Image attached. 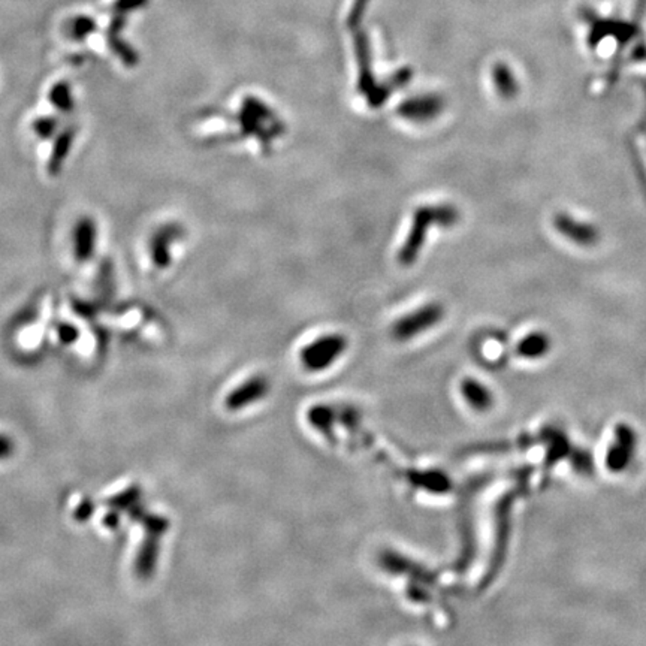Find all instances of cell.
I'll use <instances>...</instances> for the list:
<instances>
[{"instance_id":"5bb4252c","label":"cell","mask_w":646,"mask_h":646,"mask_svg":"<svg viewBox=\"0 0 646 646\" xmlns=\"http://www.w3.org/2000/svg\"><path fill=\"white\" fill-rule=\"evenodd\" d=\"M156 539H157L156 536L149 539L141 549V554L138 556V563H136V571L139 574V578H149L154 569V563L157 558Z\"/></svg>"},{"instance_id":"277c9868","label":"cell","mask_w":646,"mask_h":646,"mask_svg":"<svg viewBox=\"0 0 646 646\" xmlns=\"http://www.w3.org/2000/svg\"><path fill=\"white\" fill-rule=\"evenodd\" d=\"M346 349V340L341 335H326L308 346L301 353L303 364L310 371H321L333 365Z\"/></svg>"},{"instance_id":"e0dca14e","label":"cell","mask_w":646,"mask_h":646,"mask_svg":"<svg viewBox=\"0 0 646 646\" xmlns=\"http://www.w3.org/2000/svg\"><path fill=\"white\" fill-rule=\"evenodd\" d=\"M138 497H139V492H138V490H135V488H134V490H129L127 492H124V494H122V495H119V497L114 498V500L111 501V506L119 507V509H120V507H127V506L131 505V502H134Z\"/></svg>"},{"instance_id":"5b68a950","label":"cell","mask_w":646,"mask_h":646,"mask_svg":"<svg viewBox=\"0 0 646 646\" xmlns=\"http://www.w3.org/2000/svg\"><path fill=\"white\" fill-rule=\"evenodd\" d=\"M637 448L636 431L627 424L615 426V441L606 452V467L612 473H621L633 461Z\"/></svg>"},{"instance_id":"7c38bea8","label":"cell","mask_w":646,"mask_h":646,"mask_svg":"<svg viewBox=\"0 0 646 646\" xmlns=\"http://www.w3.org/2000/svg\"><path fill=\"white\" fill-rule=\"evenodd\" d=\"M463 394L468 404L476 410H486L492 404V397L486 387L476 380H465L463 383Z\"/></svg>"},{"instance_id":"30bf717a","label":"cell","mask_w":646,"mask_h":646,"mask_svg":"<svg viewBox=\"0 0 646 646\" xmlns=\"http://www.w3.org/2000/svg\"><path fill=\"white\" fill-rule=\"evenodd\" d=\"M551 348V340L543 333H533L522 338L516 348V353L527 359H536L547 355Z\"/></svg>"},{"instance_id":"7a4b0ae2","label":"cell","mask_w":646,"mask_h":646,"mask_svg":"<svg viewBox=\"0 0 646 646\" xmlns=\"http://www.w3.org/2000/svg\"><path fill=\"white\" fill-rule=\"evenodd\" d=\"M238 123L244 134L257 136L264 142V146H268L284 131V126L279 122L276 114L256 97L244 100L238 114Z\"/></svg>"},{"instance_id":"4fadbf2b","label":"cell","mask_w":646,"mask_h":646,"mask_svg":"<svg viewBox=\"0 0 646 646\" xmlns=\"http://www.w3.org/2000/svg\"><path fill=\"white\" fill-rule=\"evenodd\" d=\"M494 81L501 97L510 99L516 95V92H518L516 78L513 77L512 70L506 65H497L494 68Z\"/></svg>"},{"instance_id":"ffe728a7","label":"cell","mask_w":646,"mask_h":646,"mask_svg":"<svg viewBox=\"0 0 646 646\" xmlns=\"http://www.w3.org/2000/svg\"><path fill=\"white\" fill-rule=\"evenodd\" d=\"M90 513H92V506L89 505V502H84V505H81V507L78 509L77 516L80 520H87Z\"/></svg>"},{"instance_id":"52a82bcc","label":"cell","mask_w":646,"mask_h":646,"mask_svg":"<svg viewBox=\"0 0 646 646\" xmlns=\"http://www.w3.org/2000/svg\"><path fill=\"white\" fill-rule=\"evenodd\" d=\"M444 108V99L438 95L414 96L398 107V114L413 123H428L434 120Z\"/></svg>"},{"instance_id":"9c48e42d","label":"cell","mask_w":646,"mask_h":646,"mask_svg":"<svg viewBox=\"0 0 646 646\" xmlns=\"http://www.w3.org/2000/svg\"><path fill=\"white\" fill-rule=\"evenodd\" d=\"M97 226L93 220L84 219L75 226L74 253L78 261H87L93 253L95 239H97Z\"/></svg>"},{"instance_id":"2e32d148","label":"cell","mask_w":646,"mask_h":646,"mask_svg":"<svg viewBox=\"0 0 646 646\" xmlns=\"http://www.w3.org/2000/svg\"><path fill=\"white\" fill-rule=\"evenodd\" d=\"M96 31V24L92 18L89 17H77L70 24V31L69 35L70 38H74L77 41H82L87 38L90 33Z\"/></svg>"},{"instance_id":"3957f363","label":"cell","mask_w":646,"mask_h":646,"mask_svg":"<svg viewBox=\"0 0 646 646\" xmlns=\"http://www.w3.org/2000/svg\"><path fill=\"white\" fill-rule=\"evenodd\" d=\"M147 2L149 0H116L112 5V18L111 26L108 28V42L111 50L122 55L124 59V63L127 65H134L136 62V54L126 42L122 41L120 38L122 28L124 27L127 14L146 6Z\"/></svg>"},{"instance_id":"6da1fadb","label":"cell","mask_w":646,"mask_h":646,"mask_svg":"<svg viewBox=\"0 0 646 646\" xmlns=\"http://www.w3.org/2000/svg\"><path fill=\"white\" fill-rule=\"evenodd\" d=\"M459 212L452 205H434V207H422L414 212V219L411 225V231L404 242V246L399 250L398 259L403 265H411L419 254L421 247L429 226H452L458 222Z\"/></svg>"},{"instance_id":"d6986e66","label":"cell","mask_w":646,"mask_h":646,"mask_svg":"<svg viewBox=\"0 0 646 646\" xmlns=\"http://www.w3.org/2000/svg\"><path fill=\"white\" fill-rule=\"evenodd\" d=\"M59 334L62 335V338H63L65 341H74V340L77 338V331H75V329L72 328V326H66V325L60 326Z\"/></svg>"},{"instance_id":"ac0fdd59","label":"cell","mask_w":646,"mask_h":646,"mask_svg":"<svg viewBox=\"0 0 646 646\" xmlns=\"http://www.w3.org/2000/svg\"><path fill=\"white\" fill-rule=\"evenodd\" d=\"M14 451V444L6 436H0V459H5L11 456Z\"/></svg>"},{"instance_id":"8fae6325","label":"cell","mask_w":646,"mask_h":646,"mask_svg":"<svg viewBox=\"0 0 646 646\" xmlns=\"http://www.w3.org/2000/svg\"><path fill=\"white\" fill-rule=\"evenodd\" d=\"M544 440L549 443V451H548V458H547V464L554 465L558 463L559 459H563L564 456L570 455V444L569 438L561 433V431L556 429H547L543 434Z\"/></svg>"},{"instance_id":"9a60e30c","label":"cell","mask_w":646,"mask_h":646,"mask_svg":"<svg viewBox=\"0 0 646 646\" xmlns=\"http://www.w3.org/2000/svg\"><path fill=\"white\" fill-rule=\"evenodd\" d=\"M570 461L574 471H578L582 476H591L594 473V458L590 451L574 449L570 452Z\"/></svg>"},{"instance_id":"8992f818","label":"cell","mask_w":646,"mask_h":646,"mask_svg":"<svg viewBox=\"0 0 646 646\" xmlns=\"http://www.w3.org/2000/svg\"><path fill=\"white\" fill-rule=\"evenodd\" d=\"M443 316V310L437 304L425 306L421 310L406 316L397 322L394 326V337L398 340H410L418 334L426 331L428 328L434 326Z\"/></svg>"},{"instance_id":"ba28073f","label":"cell","mask_w":646,"mask_h":646,"mask_svg":"<svg viewBox=\"0 0 646 646\" xmlns=\"http://www.w3.org/2000/svg\"><path fill=\"white\" fill-rule=\"evenodd\" d=\"M267 391H268V382L262 377H253L249 382L244 383L242 386L237 387V389L227 397L226 407L229 410L244 409V406L254 403V401L262 398L267 394Z\"/></svg>"}]
</instances>
